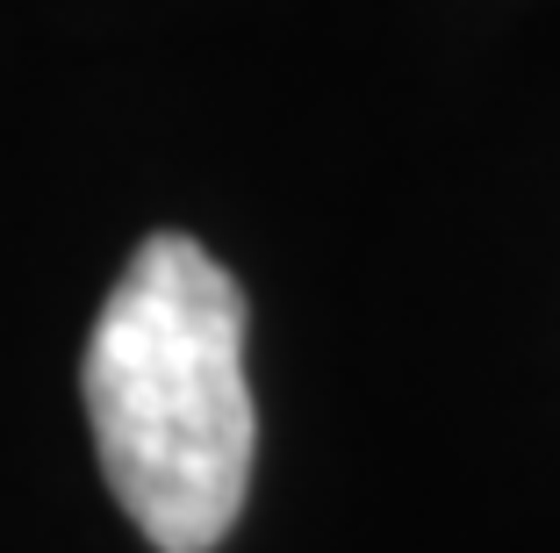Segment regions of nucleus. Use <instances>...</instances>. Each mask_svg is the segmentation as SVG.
I'll use <instances>...</instances> for the list:
<instances>
[{
	"instance_id": "1",
	"label": "nucleus",
	"mask_w": 560,
	"mask_h": 553,
	"mask_svg": "<svg viewBox=\"0 0 560 553\" xmlns=\"http://www.w3.org/2000/svg\"><path fill=\"white\" fill-rule=\"evenodd\" d=\"M101 474L159 553H209L252 488L245 295L180 230L130 252L80 367Z\"/></svg>"
}]
</instances>
